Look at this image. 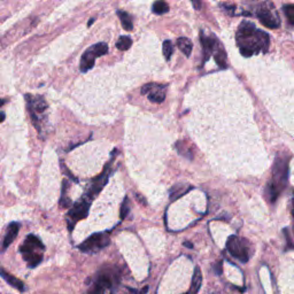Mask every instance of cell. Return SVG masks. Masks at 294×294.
Returning a JSON list of instances; mask_svg holds the SVG:
<instances>
[{
    "instance_id": "cell-1",
    "label": "cell",
    "mask_w": 294,
    "mask_h": 294,
    "mask_svg": "<svg viewBox=\"0 0 294 294\" xmlns=\"http://www.w3.org/2000/svg\"><path fill=\"white\" fill-rule=\"evenodd\" d=\"M269 35L259 30L254 23L244 21L237 31V43L240 53L250 58L256 53H265L269 50Z\"/></svg>"
},
{
    "instance_id": "cell-2",
    "label": "cell",
    "mask_w": 294,
    "mask_h": 294,
    "mask_svg": "<svg viewBox=\"0 0 294 294\" xmlns=\"http://www.w3.org/2000/svg\"><path fill=\"white\" fill-rule=\"evenodd\" d=\"M288 178V159L285 155H278L273 163L272 179L265 186V198L275 202L281 191L285 189Z\"/></svg>"
},
{
    "instance_id": "cell-3",
    "label": "cell",
    "mask_w": 294,
    "mask_h": 294,
    "mask_svg": "<svg viewBox=\"0 0 294 294\" xmlns=\"http://www.w3.org/2000/svg\"><path fill=\"white\" fill-rule=\"evenodd\" d=\"M120 283L118 271L113 268L103 269L97 273L87 294H114Z\"/></svg>"
},
{
    "instance_id": "cell-4",
    "label": "cell",
    "mask_w": 294,
    "mask_h": 294,
    "mask_svg": "<svg viewBox=\"0 0 294 294\" xmlns=\"http://www.w3.org/2000/svg\"><path fill=\"white\" fill-rule=\"evenodd\" d=\"M44 244L35 235H28L20 247L23 260L26 261L29 268H36L37 265L40 264L44 257Z\"/></svg>"
},
{
    "instance_id": "cell-5",
    "label": "cell",
    "mask_w": 294,
    "mask_h": 294,
    "mask_svg": "<svg viewBox=\"0 0 294 294\" xmlns=\"http://www.w3.org/2000/svg\"><path fill=\"white\" fill-rule=\"evenodd\" d=\"M227 250L235 259L246 263L253 254V247L247 239L238 236H230L227 242Z\"/></svg>"
},
{
    "instance_id": "cell-6",
    "label": "cell",
    "mask_w": 294,
    "mask_h": 294,
    "mask_svg": "<svg viewBox=\"0 0 294 294\" xmlns=\"http://www.w3.org/2000/svg\"><path fill=\"white\" fill-rule=\"evenodd\" d=\"M256 15L264 27L270 28V29H277L280 27L279 15L270 2L261 4L256 11Z\"/></svg>"
},
{
    "instance_id": "cell-7",
    "label": "cell",
    "mask_w": 294,
    "mask_h": 294,
    "mask_svg": "<svg viewBox=\"0 0 294 294\" xmlns=\"http://www.w3.org/2000/svg\"><path fill=\"white\" fill-rule=\"evenodd\" d=\"M115 154H116L115 151H114L113 157L110 158L109 162L107 163V165H106L103 173H101L99 176L93 179L91 184L89 185L88 191H87V193L84 194V197H87L89 200H91V201L97 197L98 194L100 193L101 190L104 189V186L106 185V184H107L110 174H112V166H113L114 158H115Z\"/></svg>"
},
{
    "instance_id": "cell-8",
    "label": "cell",
    "mask_w": 294,
    "mask_h": 294,
    "mask_svg": "<svg viewBox=\"0 0 294 294\" xmlns=\"http://www.w3.org/2000/svg\"><path fill=\"white\" fill-rule=\"evenodd\" d=\"M108 52V46L106 43H98L93 45L83 53L81 59V71L87 72L95 66L96 59L101 55H105Z\"/></svg>"
},
{
    "instance_id": "cell-9",
    "label": "cell",
    "mask_w": 294,
    "mask_h": 294,
    "mask_svg": "<svg viewBox=\"0 0 294 294\" xmlns=\"http://www.w3.org/2000/svg\"><path fill=\"white\" fill-rule=\"evenodd\" d=\"M91 200H89L87 197H82L79 201L74 203V206L71 207V209L69 210V213L67 215V223L69 230H72L75 228V224L79 222V220L87 218V216L89 215L90 210V205H91Z\"/></svg>"
},
{
    "instance_id": "cell-10",
    "label": "cell",
    "mask_w": 294,
    "mask_h": 294,
    "mask_svg": "<svg viewBox=\"0 0 294 294\" xmlns=\"http://www.w3.org/2000/svg\"><path fill=\"white\" fill-rule=\"evenodd\" d=\"M110 243L109 235L106 232H100V234H95L90 236L87 240L82 243L79 248L84 253H98L105 247H107Z\"/></svg>"
},
{
    "instance_id": "cell-11",
    "label": "cell",
    "mask_w": 294,
    "mask_h": 294,
    "mask_svg": "<svg viewBox=\"0 0 294 294\" xmlns=\"http://www.w3.org/2000/svg\"><path fill=\"white\" fill-rule=\"evenodd\" d=\"M27 99V104H28V109H29L31 120L34 122V125L36 126V129L38 130L40 132V126H42V121H40L39 115L45 112L47 109V104L46 101L44 100V98L37 96V97H32V96H26Z\"/></svg>"
},
{
    "instance_id": "cell-12",
    "label": "cell",
    "mask_w": 294,
    "mask_h": 294,
    "mask_svg": "<svg viewBox=\"0 0 294 294\" xmlns=\"http://www.w3.org/2000/svg\"><path fill=\"white\" fill-rule=\"evenodd\" d=\"M166 85L149 83L142 87L141 95H147L152 103L161 104L166 99Z\"/></svg>"
},
{
    "instance_id": "cell-13",
    "label": "cell",
    "mask_w": 294,
    "mask_h": 294,
    "mask_svg": "<svg viewBox=\"0 0 294 294\" xmlns=\"http://www.w3.org/2000/svg\"><path fill=\"white\" fill-rule=\"evenodd\" d=\"M211 54L214 55L216 63H217L220 68H227V62H228L227 53L222 47V44H220L215 37L213 39V52H211Z\"/></svg>"
},
{
    "instance_id": "cell-14",
    "label": "cell",
    "mask_w": 294,
    "mask_h": 294,
    "mask_svg": "<svg viewBox=\"0 0 294 294\" xmlns=\"http://www.w3.org/2000/svg\"><path fill=\"white\" fill-rule=\"evenodd\" d=\"M19 230H20V224L13 222L11 223L10 226L7 228V234L5 235V238L3 240V246H2V251L5 252L8 247H10V245L14 242V239L16 238V236L19 234Z\"/></svg>"
},
{
    "instance_id": "cell-15",
    "label": "cell",
    "mask_w": 294,
    "mask_h": 294,
    "mask_svg": "<svg viewBox=\"0 0 294 294\" xmlns=\"http://www.w3.org/2000/svg\"><path fill=\"white\" fill-rule=\"evenodd\" d=\"M0 276H2L3 278L6 280V283L10 284L12 287H15L16 289H19L20 292L26 291V285H24L23 281L16 278L15 276L11 275V273L7 272L4 268H0Z\"/></svg>"
},
{
    "instance_id": "cell-16",
    "label": "cell",
    "mask_w": 294,
    "mask_h": 294,
    "mask_svg": "<svg viewBox=\"0 0 294 294\" xmlns=\"http://www.w3.org/2000/svg\"><path fill=\"white\" fill-rule=\"evenodd\" d=\"M213 37H206L203 35V32H200V42H201L202 48H203V54H205V61L210 58L211 52H213Z\"/></svg>"
},
{
    "instance_id": "cell-17",
    "label": "cell",
    "mask_w": 294,
    "mask_h": 294,
    "mask_svg": "<svg viewBox=\"0 0 294 294\" xmlns=\"http://www.w3.org/2000/svg\"><path fill=\"white\" fill-rule=\"evenodd\" d=\"M192 187L186 183H179L177 185H175L173 189L170 190V198L171 200H176L178 198H181L182 195L187 193Z\"/></svg>"
},
{
    "instance_id": "cell-18",
    "label": "cell",
    "mask_w": 294,
    "mask_h": 294,
    "mask_svg": "<svg viewBox=\"0 0 294 294\" xmlns=\"http://www.w3.org/2000/svg\"><path fill=\"white\" fill-rule=\"evenodd\" d=\"M201 283H202V275H201V271H200L199 267H197L195 268L194 273H193V277H192V284H191L190 291L187 293H184V294H197L200 286H201Z\"/></svg>"
},
{
    "instance_id": "cell-19",
    "label": "cell",
    "mask_w": 294,
    "mask_h": 294,
    "mask_svg": "<svg viewBox=\"0 0 294 294\" xmlns=\"http://www.w3.org/2000/svg\"><path fill=\"white\" fill-rule=\"evenodd\" d=\"M177 46L182 51V53H184V55H186L189 58L192 53V48H193L191 40L186 38V37H179L177 39Z\"/></svg>"
},
{
    "instance_id": "cell-20",
    "label": "cell",
    "mask_w": 294,
    "mask_h": 294,
    "mask_svg": "<svg viewBox=\"0 0 294 294\" xmlns=\"http://www.w3.org/2000/svg\"><path fill=\"white\" fill-rule=\"evenodd\" d=\"M117 15L121 20L122 27H123L125 30L130 31V30L133 29V23H132L131 16H130L128 13H125V12H123V11H117Z\"/></svg>"
},
{
    "instance_id": "cell-21",
    "label": "cell",
    "mask_w": 294,
    "mask_h": 294,
    "mask_svg": "<svg viewBox=\"0 0 294 294\" xmlns=\"http://www.w3.org/2000/svg\"><path fill=\"white\" fill-rule=\"evenodd\" d=\"M68 186H69V183L67 179H64L62 183V193H61V198H60V206L62 208H67L71 205V200L69 199L67 195Z\"/></svg>"
},
{
    "instance_id": "cell-22",
    "label": "cell",
    "mask_w": 294,
    "mask_h": 294,
    "mask_svg": "<svg viewBox=\"0 0 294 294\" xmlns=\"http://www.w3.org/2000/svg\"><path fill=\"white\" fill-rule=\"evenodd\" d=\"M152 11L154 14L162 15L169 11V5L165 2V0H157V2L153 4Z\"/></svg>"
},
{
    "instance_id": "cell-23",
    "label": "cell",
    "mask_w": 294,
    "mask_h": 294,
    "mask_svg": "<svg viewBox=\"0 0 294 294\" xmlns=\"http://www.w3.org/2000/svg\"><path fill=\"white\" fill-rule=\"evenodd\" d=\"M131 45H132V39L130 38V37L121 36L120 39H118L117 43H116V47L120 51H126V50H129L130 47H131Z\"/></svg>"
},
{
    "instance_id": "cell-24",
    "label": "cell",
    "mask_w": 294,
    "mask_h": 294,
    "mask_svg": "<svg viewBox=\"0 0 294 294\" xmlns=\"http://www.w3.org/2000/svg\"><path fill=\"white\" fill-rule=\"evenodd\" d=\"M176 149L178 150V152L183 157H185L187 159H193V152H192L191 149H187L186 144H184V142H177L176 144Z\"/></svg>"
},
{
    "instance_id": "cell-25",
    "label": "cell",
    "mask_w": 294,
    "mask_h": 294,
    "mask_svg": "<svg viewBox=\"0 0 294 294\" xmlns=\"http://www.w3.org/2000/svg\"><path fill=\"white\" fill-rule=\"evenodd\" d=\"M162 52H163V55H165L166 60H170L171 55H173V53H174V46H173V43H171L170 40H165V42H163Z\"/></svg>"
},
{
    "instance_id": "cell-26",
    "label": "cell",
    "mask_w": 294,
    "mask_h": 294,
    "mask_svg": "<svg viewBox=\"0 0 294 294\" xmlns=\"http://www.w3.org/2000/svg\"><path fill=\"white\" fill-rule=\"evenodd\" d=\"M284 13L285 15L287 16V19H288V22L292 24H294V6L293 5H286V6H284Z\"/></svg>"
},
{
    "instance_id": "cell-27",
    "label": "cell",
    "mask_w": 294,
    "mask_h": 294,
    "mask_svg": "<svg viewBox=\"0 0 294 294\" xmlns=\"http://www.w3.org/2000/svg\"><path fill=\"white\" fill-rule=\"evenodd\" d=\"M130 211V202H129V199L125 198L123 200V202H122V207H121V218L124 219L126 217V215L129 214Z\"/></svg>"
},
{
    "instance_id": "cell-28",
    "label": "cell",
    "mask_w": 294,
    "mask_h": 294,
    "mask_svg": "<svg viewBox=\"0 0 294 294\" xmlns=\"http://www.w3.org/2000/svg\"><path fill=\"white\" fill-rule=\"evenodd\" d=\"M284 234H285V237H286V240H287V248H286V250H292V248H293V242H292L291 235H289L288 229H284Z\"/></svg>"
},
{
    "instance_id": "cell-29",
    "label": "cell",
    "mask_w": 294,
    "mask_h": 294,
    "mask_svg": "<svg viewBox=\"0 0 294 294\" xmlns=\"http://www.w3.org/2000/svg\"><path fill=\"white\" fill-rule=\"evenodd\" d=\"M147 291H149V286H145L141 291H137V289H133V288H128L129 294H146Z\"/></svg>"
},
{
    "instance_id": "cell-30",
    "label": "cell",
    "mask_w": 294,
    "mask_h": 294,
    "mask_svg": "<svg viewBox=\"0 0 294 294\" xmlns=\"http://www.w3.org/2000/svg\"><path fill=\"white\" fill-rule=\"evenodd\" d=\"M192 5L195 8V10L199 11L200 7H201V0H191Z\"/></svg>"
},
{
    "instance_id": "cell-31",
    "label": "cell",
    "mask_w": 294,
    "mask_h": 294,
    "mask_svg": "<svg viewBox=\"0 0 294 294\" xmlns=\"http://www.w3.org/2000/svg\"><path fill=\"white\" fill-rule=\"evenodd\" d=\"M215 270H216L215 272L217 273V275H219V273H222V271H220V270H222V262H218L217 263V267H216Z\"/></svg>"
},
{
    "instance_id": "cell-32",
    "label": "cell",
    "mask_w": 294,
    "mask_h": 294,
    "mask_svg": "<svg viewBox=\"0 0 294 294\" xmlns=\"http://www.w3.org/2000/svg\"><path fill=\"white\" fill-rule=\"evenodd\" d=\"M5 113H3V112H0V123H2V122H4V120H5Z\"/></svg>"
},
{
    "instance_id": "cell-33",
    "label": "cell",
    "mask_w": 294,
    "mask_h": 294,
    "mask_svg": "<svg viewBox=\"0 0 294 294\" xmlns=\"http://www.w3.org/2000/svg\"><path fill=\"white\" fill-rule=\"evenodd\" d=\"M93 21H95V20H93V19H91V20H90V21H89V24H88V26H89V27H90V26H91V24H92V23H93Z\"/></svg>"
},
{
    "instance_id": "cell-34",
    "label": "cell",
    "mask_w": 294,
    "mask_h": 294,
    "mask_svg": "<svg viewBox=\"0 0 294 294\" xmlns=\"http://www.w3.org/2000/svg\"><path fill=\"white\" fill-rule=\"evenodd\" d=\"M5 104V100H3V99H0V107H2V106Z\"/></svg>"
},
{
    "instance_id": "cell-35",
    "label": "cell",
    "mask_w": 294,
    "mask_h": 294,
    "mask_svg": "<svg viewBox=\"0 0 294 294\" xmlns=\"http://www.w3.org/2000/svg\"><path fill=\"white\" fill-rule=\"evenodd\" d=\"M185 246H187V247H192V245H190V243H185Z\"/></svg>"
}]
</instances>
